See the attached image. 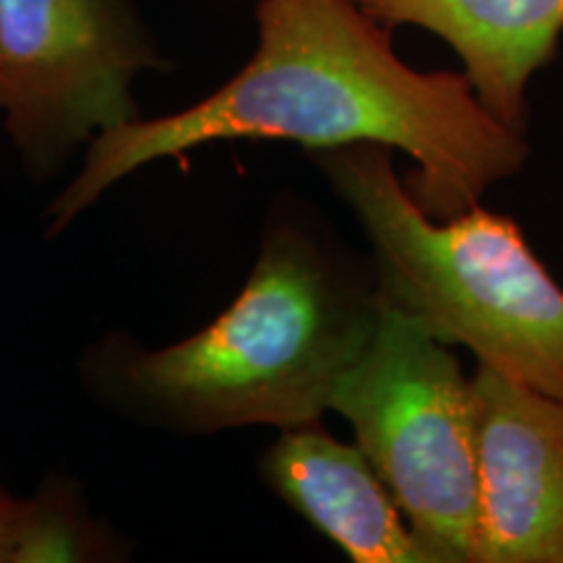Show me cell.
<instances>
[{
	"label": "cell",
	"instance_id": "obj_4",
	"mask_svg": "<svg viewBox=\"0 0 563 563\" xmlns=\"http://www.w3.org/2000/svg\"><path fill=\"white\" fill-rule=\"evenodd\" d=\"M384 302V300H382ZM435 563H473L475 405L452 347L382 306L329 397Z\"/></svg>",
	"mask_w": 563,
	"mask_h": 563
},
{
	"label": "cell",
	"instance_id": "obj_2",
	"mask_svg": "<svg viewBox=\"0 0 563 563\" xmlns=\"http://www.w3.org/2000/svg\"><path fill=\"white\" fill-rule=\"evenodd\" d=\"M382 306L371 258L308 203L279 199L243 290L214 321L157 350L102 336L84 352L81 382L110 412L178 435L316 426Z\"/></svg>",
	"mask_w": 563,
	"mask_h": 563
},
{
	"label": "cell",
	"instance_id": "obj_5",
	"mask_svg": "<svg viewBox=\"0 0 563 563\" xmlns=\"http://www.w3.org/2000/svg\"><path fill=\"white\" fill-rule=\"evenodd\" d=\"M167 66L131 0H0V112L34 183L136 121L133 84Z\"/></svg>",
	"mask_w": 563,
	"mask_h": 563
},
{
	"label": "cell",
	"instance_id": "obj_6",
	"mask_svg": "<svg viewBox=\"0 0 563 563\" xmlns=\"http://www.w3.org/2000/svg\"><path fill=\"white\" fill-rule=\"evenodd\" d=\"M473 563H563V399L477 365Z\"/></svg>",
	"mask_w": 563,
	"mask_h": 563
},
{
	"label": "cell",
	"instance_id": "obj_8",
	"mask_svg": "<svg viewBox=\"0 0 563 563\" xmlns=\"http://www.w3.org/2000/svg\"><path fill=\"white\" fill-rule=\"evenodd\" d=\"M386 26H418L462 60L477 102L530 133V84L559 53L563 0H355Z\"/></svg>",
	"mask_w": 563,
	"mask_h": 563
},
{
	"label": "cell",
	"instance_id": "obj_3",
	"mask_svg": "<svg viewBox=\"0 0 563 563\" xmlns=\"http://www.w3.org/2000/svg\"><path fill=\"white\" fill-rule=\"evenodd\" d=\"M368 241L384 306L477 365L563 399V287L506 214H426L384 144L311 152Z\"/></svg>",
	"mask_w": 563,
	"mask_h": 563
},
{
	"label": "cell",
	"instance_id": "obj_1",
	"mask_svg": "<svg viewBox=\"0 0 563 563\" xmlns=\"http://www.w3.org/2000/svg\"><path fill=\"white\" fill-rule=\"evenodd\" d=\"M256 26V51L220 89L89 141L79 175L47 209V238L141 167L217 141L384 144L415 162L405 188L435 220L477 207L530 159L525 133L490 118L467 76L407 66L391 26L355 0H258Z\"/></svg>",
	"mask_w": 563,
	"mask_h": 563
},
{
	"label": "cell",
	"instance_id": "obj_7",
	"mask_svg": "<svg viewBox=\"0 0 563 563\" xmlns=\"http://www.w3.org/2000/svg\"><path fill=\"white\" fill-rule=\"evenodd\" d=\"M258 475L355 563H435L361 449L316 426L290 428L258 460Z\"/></svg>",
	"mask_w": 563,
	"mask_h": 563
},
{
	"label": "cell",
	"instance_id": "obj_9",
	"mask_svg": "<svg viewBox=\"0 0 563 563\" xmlns=\"http://www.w3.org/2000/svg\"><path fill=\"white\" fill-rule=\"evenodd\" d=\"M118 551L68 481L47 483L32 498L0 488V563L112 561Z\"/></svg>",
	"mask_w": 563,
	"mask_h": 563
}]
</instances>
